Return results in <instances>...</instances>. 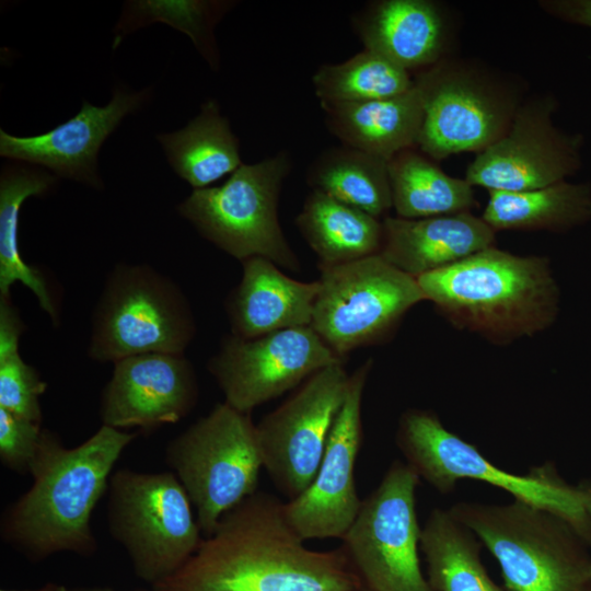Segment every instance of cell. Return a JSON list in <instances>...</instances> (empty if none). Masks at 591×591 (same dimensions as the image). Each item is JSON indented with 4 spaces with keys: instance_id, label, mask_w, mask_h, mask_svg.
<instances>
[{
    "instance_id": "8d00e7d4",
    "label": "cell",
    "mask_w": 591,
    "mask_h": 591,
    "mask_svg": "<svg viewBox=\"0 0 591 591\" xmlns=\"http://www.w3.org/2000/svg\"><path fill=\"white\" fill-rule=\"evenodd\" d=\"M67 591H117V590L109 587H74V588H67Z\"/></svg>"
},
{
    "instance_id": "5b68a950",
    "label": "cell",
    "mask_w": 591,
    "mask_h": 591,
    "mask_svg": "<svg viewBox=\"0 0 591 591\" xmlns=\"http://www.w3.org/2000/svg\"><path fill=\"white\" fill-rule=\"evenodd\" d=\"M396 443L406 463L437 491L449 494L461 479L487 483L563 518L591 547V518L579 490L561 478L554 464L533 467L526 475L501 470L448 430L434 413L418 408L402 414Z\"/></svg>"
},
{
    "instance_id": "74e56055",
    "label": "cell",
    "mask_w": 591,
    "mask_h": 591,
    "mask_svg": "<svg viewBox=\"0 0 591 591\" xmlns=\"http://www.w3.org/2000/svg\"><path fill=\"white\" fill-rule=\"evenodd\" d=\"M67 588L68 587H66L63 584H57L56 591H67Z\"/></svg>"
},
{
    "instance_id": "4fadbf2b",
    "label": "cell",
    "mask_w": 591,
    "mask_h": 591,
    "mask_svg": "<svg viewBox=\"0 0 591 591\" xmlns=\"http://www.w3.org/2000/svg\"><path fill=\"white\" fill-rule=\"evenodd\" d=\"M349 378L344 363L317 371L256 425L263 468L287 501L314 479Z\"/></svg>"
},
{
    "instance_id": "f1b7e54d",
    "label": "cell",
    "mask_w": 591,
    "mask_h": 591,
    "mask_svg": "<svg viewBox=\"0 0 591 591\" xmlns=\"http://www.w3.org/2000/svg\"><path fill=\"white\" fill-rule=\"evenodd\" d=\"M591 215L584 188L564 181L521 192H488L483 220L495 231H559Z\"/></svg>"
},
{
    "instance_id": "e575fe53",
    "label": "cell",
    "mask_w": 591,
    "mask_h": 591,
    "mask_svg": "<svg viewBox=\"0 0 591 591\" xmlns=\"http://www.w3.org/2000/svg\"><path fill=\"white\" fill-rule=\"evenodd\" d=\"M577 488L580 494L582 505L591 518V479H583L578 485Z\"/></svg>"
},
{
    "instance_id": "4316f807",
    "label": "cell",
    "mask_w": 591,
    "mask_h": 591,
    "mask_svg": "<svg viewBox=\"0 0 591 591\" xmlns=\"http://www.w3.org/2000/svg\"><path fill=\"white\" fill-rule=\"evenodd\" d=\"M56 176L31 169H10L0 178V297H10L11 287L22 282L36 297L42 310L55 325L59 312L47 282L37 268L27 264L19 247V219L23 202L46 194Z\"/></svg>"
},
{
    "instance_id": "8992f818",
    "label": "cell",
    "mask_w": 591,
    "mask_h": 591,
    "mask_svg": "<svg viewBox=\"0 0 591 591\" xmlns=\"http://www.w3.org/2000/svg\"><path fill=\"white\" fill-rule=\"evenodd\" d=\"M185 293L146 264H118L107 275L93 310L88 356L115 363L143 354L184 355L196 335Z\"/></svg>"
},
{
    "instance_id": "3957f363",
    "label": "cell",
    "mask_w": 591,
    "mask_h": 591,
    "mask_svg": "<svg viewBox=\"0 0 591 591\" xmlns=\"http://www.w3.org/2000/svg\"><path fill=\"white\" fill-rule=\"evenodd\" d=\"M416 279L453 327L495 345L542 333L559 312V287L543 256L490 246Z\"/></svg>"
},
{
    "instance_id": "d6a6232c",
    "label": "cell",
    "mask_w": 591,
    "mask_h": 591,
    "mask_svg": "<svg viewBox=\"0 0 591 591\" xmlns=\"http://www.w3.org/2000/svg\"><path fill=\"white\" fill-rule=\"evenodd\" d=\"M43 428L40 424L0 408V461L13 473L30 474Z\"/></svg>"
},
{
    "instance_id": "d6986e66",
    "label": "cell",
    "mask_w": 591,
    "mask_h": 591,
    "mask_svg": "<svg viewBox=\"0 0 591 591\" xmlns=\"http://www.w3.org/2000/svg\"><path fill=\"white\" fill-rule=\"evenodd\" d=\"M355 31L366 49L375 51L409 73L422 71L447 56L451 22L431 0H380L357 12Z\"/></svg>"
},
{
    "instance_id": "4dcf8cb0",
    "label": "cell",
    "mask_w": 591,
    "mask_h": 591,
    "mask_svg": "<svg viewBox=\"0 0 591 591\" xmlns=\"http://www.w3.org/2000/svg\"><path fill=\"white\" fill-rule=\"evenodd\" d=\"M230 1H129L117 26L115 45L128 33L163 22L185 33L212 69L219 66L215 27L232 7Z\"/></svg>"
},
{
    "instance_id": "e0dca14e",
    "label": "cell",
    "mask_w": 591,
    "mask_h": 591,
    "mask_svg": "<svg viewBox=\"0 0 591 591\" xmlns=\"http://www.w3.org/2000/svg\"><path fill=\"white\" fill-rule=\"evenodd\" d=\"M113 364L100 398L104 426L150 432L181 421L198 402L197 375L185 355L143 354Z\"/></svg>"
},
{
    "instance_id": "9c48e42d",
    "label": "cell",
    "mask_w": 591,
    "mask_h": 591,
    "mask_svg": "<svg viewBox=\"0 0 591 591\" xmlns=\"http://www.w3.org/2000/svg\"><path fill=\"white\" fill-rule=\"evenodd\" d=\"M414 82L424 106L417 149L433 161L482 152L505 135L523 102L514 82L450 57L417 72Z\"/></svg>"
},
{
    "instance_id": "8fae6325",
    "label": "cell",
    "mask_w": 591,
    "mask_h": 591,
    "mask_svg": "<svg viewBox=\"0 0 591 591\" xmlns=\"http://www.w3.org/2000/svg\"><path fill=\"white\" fill-rule=\"evenodd\" d=\"M320 271L311 327L341 358L389 338L425 300L417 279L380 254Z\"/></svg>"
},
{
    "instance_id": "5bb4252c",
    "label": "cell",
    "mask_w": 591,
    "mask_h": 591,
    "mask_svg": "<svg viewBox=\"0 0 591 591\" xmlns=\"http://www.w3.org/2000/svg\"><path fill=\"white\" fill-rule=\"evenodd\" d=\"M344 362L311 326H301L254 338L225 336L208 370L224 402L251 414L317 371Z\"/></svg>"
},
{
    "instance_id": "52a82bcc",
    "label": "cell",
    "mask_w": 591,
    "mask_h": 591,
    "mask_svg": "<svg viewBox=\"0 0 591 591\" xmlns=\"http://www.w3.org/2000/svg\"><path fill=\"white\" fill-rule=\"evenodd\" d=\"M106 508L111 536L135 575L151 586L176 572L196 552L202 532L174 472H114Z\"/></svg>"
},
{
    "instance_id": "9a60e30c",
    "label": "cell",
    "mask_w": 591,
    "mask_h": 591,
    "mask_svg": "<svg viewBox=\"0 0 591 591\" xmlns=\"http://www.w3.org/2000/svg\"><path fill=\"white\" fill-rule=\"evenodd\" d=\"M372 363L368 359L350 374L314 479L300 496L283 502L288 523L303 541L341 540L361 507L355 466L362 441V397Z\"/></svg>"
},
{
    "instance_id": "d590c367",
    "label": "cell",
    "mask_w": 591,
    "mask_h": 591,
    "mask_svg": "<svg viewBox=\"0 0 591 591\" xmlns=\"http://www.w3.org/2000/svg\"><path fill=\"white\" fill-rule=\"evenodd\" d=\"M57 584L58 583L48 582V583H46L43 587L37 588V589H22V590H19V589H1L0 591H56Z\"/></svg>"
},
{
    "instance_id": "484cf974",
    "label": "cell",
    "mask_w": 591,
    "mask_h": 591,
    "mask_svg": "<svg viewBox=\"0 0 591 591\" xmlns=\"http://www.w3.org/2000/svg\"><path fill=\"white\" fill-rule=\"evenodd\" d=\"M482 542L449 509H433L421 528L420 549L434 591H509L488 575Z\"/></svg>"
},
{
    "instance_id": "ba28073f",
    "label": "cell",
    "mask_w": 591,
    "mask_h": 591,
    "mask_svg": "<svg viewBox=\"0 0 591 591\" xmlns=\"http://www.w3.org/2000/svg\"><path fill=\"white\" fill-rule=\"evenodd\" d=\"M165 461L209 536L227 512L257 491L263 462L256 425L250 414L219 403L167 443Z\"/></svg>"
},
{
    "instance_id": "7c38bea8",
    "label": "cell",
    "mask_w": 591,
    "mask_h": 591,
    "mask_svg": "<svg viewBox=\"0 0 591 591\" xmlns=\"http://www.w3.org/2000/svg\"><path fill=\"white\" fill-rule=\"evenodd\" d=\"M419 480L407 463L394 461L362 500L341 538V547L370 591H434L418 555L421 528L415 493Z\"/></svg>"
},
{
    "instance_id": "7402d4cb",
    "label": "cell",
    "mask_w": 591,
    "mask_h": 591,
    "mask_svg": "<svg viewBox=\"0 0 591 591\" xmlns=\"http://www.w3.org/2000/svg\"><path fill=\"white\" fill-rule=\"evenodd\" d=\"M328 130L347 146L390 161L417 148L424 106L419 89L362 102H320Z\"/></svg>"
},
{
    "instance_id": "1f68e13d",
    "label": "cell",
    "mask_w": 591,
    "mask_h": 591,
    "mask_svg": "<svg viewBox=\"0 0 591 591\" xmlns=\"http://www.w3.org/2000/svg\"><path fill=\"white\" fill-rule=\"evenodd\" d=\"M23 332V321L11 297H0V408L42 424L40 396L47 383L20 356Z\"/></svg>"
},
{
    "instance_id": "44dd1931",
    "label": "cell",
    "mask_w": 591,
    "mask_h": 591,
    "mask_svg": "<svg viewBox=\"0 0 591 591\" xmlns=\"http://www.w3.org/2000/svg\"><path fill=\"white\" fill-rule=\"evenodd\" d=\"M241 263V280L225 301L232 335L254 338L286 328L311 326L317 280L292 279L264 257H251Z\"/></svg>"
},
{
    "instance_id": "d4e9b609",
    "label": "cell",
    "mask_w": 591,
    "mask_h": 591,
    "mask_svg": "<svg viewBox=\"0 0 591 591\" xmlns=\"http://www.w3.org/2000/svg\"><path fill=\"white\" fill-rule=\"evenodd\" d=\"M393 209L396 217L421 219L471 212L474 187L447 174L421 151L404 150L389 161Z\"/></svg>"
},
{
    "instance_id": "277c9868",
    "label": "cell",
    "mask_w": 591,
    "mask_h": 591,
    "mask_svg": "<svg viewBox=\"0 0 591 591\" xmlns=\"http://www.w3.org/2000/svg\"><path fill=\"white\" fill-rule=\"evenodd\" d=\"M449 510L496 558L509 591H591L590 546L557 514L517 499Z\"/></svg>"
},
{
    "instance_id": "f546056e",
    "label": "cell",
    "mask_w": 591,
    "mask_h": 591,
    "mask_svg": "<svg viewBox=\"0 0 591 591\" xmlns=\"http://www.w3.org/2000/svg\"><path fill=\"white\" fill-rule=\"evenodd\" d=\"M312 82L320 102H362L407 92L414 85V76L364 48L343 62L320 66Z\"/></svg>"
},
{
    "instance_id": "ffe728a7",
    "label": "cell",
    "mask_w": 591,
    "mask_h": 591,
    "mask_svg": "<svg viewBox=\"0 0 591 591\" xmlns=\"http://www.w3.org/2000/svg\"><path fill=\"white\" fill-rule=\"evenodd\" d=\"M380 255L403 273L418 278L456 264L494 246L496 232L472 212L404 219H382Z\"/></svg>"
},
{
    "instance_id": "603a6c76",
    "label": "cell",
    "mask_w": 591,
    "mask_h": 591,
    "mask_svg": "<svg viewBox=\"0 0 591 591\" xmlns=\"http://www.w3.org/2000/svg\"><path fill=\"white\" fill-rule=\"evenodd\" d=\"M296 224L314 251L318 268L380 254L382 220L318 190H311Z\"/></svg>"
},
{
    "instance_id": "6da1fadb",
    "label": "cell",
    "mask_w": 591,
    "mask_h": 591,
    "mask_svg": "<svg viewBox=\"0 0 591 591\" xmlns=\"http://www.w3.org/2000/svg\"><path fill=\"white\" fill-rule=\"evenodd\" d=\"M288 523L283 502L256 491L153 591H359L363 583L344 548L313 551Z\"/></svg>"
},
{
    "instance_id": "f35d334b",
    "label": "cell",
    "mask_w": 591,
    "mask_h": 591,
    "mask_svg": "<svg viewBox=\"0 0 591 591\" xmlns=\"http://www.w3.org/2000/svg\"><path fill=\"white\" fill-rule=\"evenodd\" d=\"M359 591H370V590H368V589L363 588V589H361V590H359Z\"/></svg>"
},
{
    "instance_id": "cb8c5ba5",
    "label": "cell",
    "mask_w": 591,
    "mask_h": 591,
    "mask_svg": "<svg viewBox=\"0 0 591 591\" xmlns=\"http://www.w3.org/2000/svg\"><path fill=\"white\" fill-rule=\"evenodd\" d=\"M157 139L172 169L194 189L209 187L243 164L239 140L215 100L206 101L184 128Z\"/></svg>"
},
{
    "instance_id": "30bf717a",
    "label": "cell",
    "mask_w": 591,
    "mask_h": 591,
    "mask_svg": "<svg viewBox=\"0 0 591 591\" xmlns=\"http://www.w3.org/2000/svg\"><path fill=\"white\" fill-rule=\"evenodd\" d=\"M290 169L285 151L243 163L223 184L194 189L178 205V213L206 240L241 262L264 257L300 271L278 218L279 195Z\"/></svg>"
},
{
    "instance_id": "836d02e7",
    "label": "cell",
    "mask_w": 591,
    "mask_h": 591,
    "mask_svg": "<svg viewBox=\"0 0 591 591\" xmlns=\"http://www.w3.org/2000/svg\"><path fill=\"white\" fill-rule=\"evenodd\" d=\"M547 13L591 27V0L540 1Z\"/></svg>"
},
{
    "instance_id": "83f0119b",
    "label": "cell",
    "mask_w": 591,
    "mask_h": 591,
    "mask_svg": "<svg viewBox=\"0 0 591 591\" xmlns=\"http://www.w3.org/2000/svg\"><path fill=\"white\" fill-rule=\"evenodd\" d=\"M389 161L341 146L321 153L308 171V183L318 190L376 219L393 208Z\"/></svg>"
},
{
    "instance_id": "ac0fdd59",
    "label": "cell",
    "mask_w": 591,
    "mask_h": 591,
    "mask_svg": "<svg viewBox=\"0 0 591 591\" xmlns=\"http://www.w3.org/2000/svg\"><path fill=\"white\" fill-rule=\"evenodd\" d=\"M147 94V91L116 90L103 107L84 101L77 115L37 136L18 137L0 129V155L42 165L60 177L100 189L99 150L123 118L143 103Z\"/></svg>"
},
{
    "instance_id": "2e32d148",
    "label": "cell",
    "mask_w": 591,
    "mask_h": 591,
    "mask_svg": "<svg viewBox=\"0 0 591 591\" xmlns=\"http://www.w3.org/2000/svg\"><path fill=\"white\" fill-rule=\"evenodd\" d=\"M553 100L534 96L520 104L508 130L477 153L465 179L488 192H521L560 181L576 166L573 144L554 126Z\"/></svg>"
},
{
    "instance_id": "7a4b0ae2",
    "label": "cell",
    "mask_w": 591,
    "mask_h": 591,
    "mask_svg": "<svg viewBox=\"0 0 591 591\" xmlns=\"http://www.w3.org/2000/svg\"><path fill=\"white\" fill-rule=\"evenodd\" d=\"M137 436L102 425L81 444L67 448L57 433L43 429L30 471L33 483L1 515L3 543L32 563L59 553L94 555L93 510Z\"/></svg>"
}]
</instances>
